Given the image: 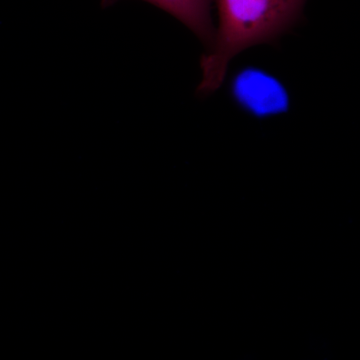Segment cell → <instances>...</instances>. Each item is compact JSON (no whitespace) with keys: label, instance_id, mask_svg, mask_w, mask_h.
<instances>
[{"label":"cell","instance_id":"obj_2","mask_svg":"<svg viewBox=\"0 0 360 360\" xmlns=\"http://www.w3.org/2000/svg\"><path fill=\"white\" fill-rule=\"evenodd\" d=\"M233 94L239 103L255 115L285 112L288 96L283 84L264 71L248 68L233 82Z\"/></svg>","mask_w":360,"mask_h":360},{"label":"cell","instance_id":"obj_3","mask_svg":"<svg viewBox=\"0 0 360 360\" xmlns=\"http://www.w3.org/2000/svg\"><path fill=\"white\" fill-rule=\"evenodd\" d=\"M117 0H103L104 6H110ZM162 11L172 14L198 35L208 47L214 41L210 4L212 0H144Z\"/></svg>","mask_w":360,"mask_h":360},{"label":"cell","instance_id":"obj_1","mask_svg":"<svg viewBox=\"0 0 360 360\" xmlns=\"http://www.w3.org/2000/svg\"><path fill=\"white\" fill-rule=\"evenodd\" d=\"M219 25L200 60L198 91L212 94L224 82L229 63L248 47L271 41L302 16L307 0H215Z\"/></svg>","mask_w":360,"mask_h":360}]
</instances>
